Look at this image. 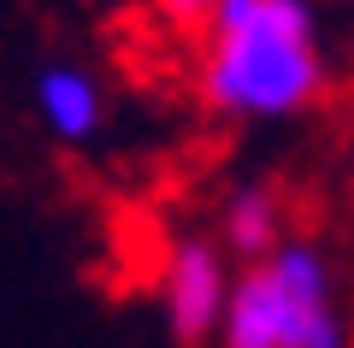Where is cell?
<instances>
[{"mask_svg":"<svg viewBox=\"0 0 354 348\" xmlns=\"http://www.w3.org/2000/svg\"><path fill=\"white\" fill-rule=\"evenodd\" d=\"M195 100L218 125H290L325 107L330 53L313 0H218L195 36Z\"/></svg>","mask_w":354,"mask_h":348,"instance_id":"obj_1","label":"cell"},{"mask_svg":"<svg viewBox=\"0 0 354 348\" xmlns=\"http://www.w3.org/2000/svg\"><path fill=\"white\" fill-rule=\"evenodd\" d=\"M337 307L330 254L313 237H283L266 260L236 266L213 348H301Z\"/></svg>","mask_w":354,"mask_h":348,"instance_id":"obj_2","label":"cell"},{"mask_svg":"<svg viewBox=\"0 0 354 348\" xmlns=\"http://www.w3.org/2000/svg\"><path fill=\"white\" fill-rule=\"evenodd\" d=\"M230 254L218 248V237H171L165 242L160 277H153V301H160L165 336L177 348H207L218 336V319H225L230 301Z\"/></svg>","mask_w":354,"mask_h":348,"instance_id":"obj_3","label":"cell"},{"mask_svg":"<svg viewBox=\"0 0 354 348\" xmlns=\"http://www.w3.org/2000/svg\"><path fill=\"white\" fill-rule=\"evenodd\" d=\"M30 95H36V118L41 130H48L53 142H65V148H83V142L101 136L106 125V89L101 77L88 71V65H41L36 83H30Z\"/></svg>","mask_w":354,"mask_h":348,"instance_id":"obj_4","label":"cell"},{"mask_svg":"<svg viewBox=\"0 0 354 348\" xmlns=\"http://www.w3.org/2000/svg\"><path fill=\"white\" fill-rule=\"evenodd\" d=\"M283 237H290V212H283V195L272 183L248 177V183H236L225 195V207H218V248L230 260H242V266L266 260Z\"/></svg>","mask_w":354,"mask_h":348,"instance_id":"obj_5","label":"cell"},{"mask_svg":"<svg viewBox=\"0 0 354 348\" xmlns=\"http://www.w3.org/2000/svg\"><path fill=\"white\" fill-rule=\"evenodd\" d=\"M153 18H160L165 30H177V36H201L207 18L218 12V0H148Z\"/></svg>","mask_w":354,"mask_h":348,"instance_id":"obj_6","label":"cell"},{"mask_svg":"<svg viewBox=\"0 0 354 348\" xmlns=\"http://www.w3.org/2000/svg\"><path fill=\"white\" fill-rule=\"evenodd\" d=\"M301 348H354V319H348V313H325V319H319V331L313 336H307V342Z\"/></svg>","mask_w":354,"mask_h":348,"instance_id":"obj_7","label":"cell"}]
</instances>
